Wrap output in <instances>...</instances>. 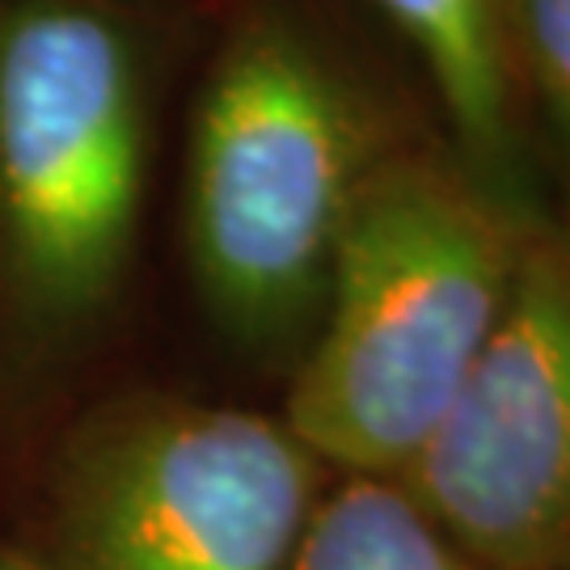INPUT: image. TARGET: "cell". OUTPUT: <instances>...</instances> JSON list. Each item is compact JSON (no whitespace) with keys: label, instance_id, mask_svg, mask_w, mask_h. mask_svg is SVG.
I'll return each mask as SVG.
<instances>
[{"label":"cell","instance_id":"cell-1","mask_svg":"<svg viewBox=\"0 0 570 570\" xmlns=\"http://www.w3.org/2000/svg\"><path fill=\"white\" fill-rule=\"evenodd\" d=\"M140 0H0V397L35 402L127 313L157 153Z\"/></svg>","mask_w":570,"mask_h":570},{"label":"cell","instance_id":"cell-2","mask_svg":"<svg viewBox=\"0 0 570 570\" xmlns=\"http://www.w3.org/2000/svg\"><path fill=\"white\" fill-rule=\"evenodd\" d=\"M385 161L364 89L296 13L249 9L220 42L186 148L190 279L225 338L305 351L360 186Z\"/></svg>","mask_w":570,"mask_h":570},{"label":"cell","instance_id":"cell-3","mask_svg":"<svg viewBox=\"0 0 570 570\" xmlns=\"http://www.w3.org/2000/svg\"><path fill=\"white\" fill-rule=\"evenodd\" d=\"M511 279L515 254L473 195L385 157L351 204L284 423L322 465L397 478L461 393Z\"/></svg>","mask_w":570,"mask_h":570},{"label":"cell","instance_id":"cell-4","mask_svg":"<svg viewBox=\"0 0 570 570\" xmlns=\"http://www.w3.org/2000/svg\"><path fill=\"white\" fill-rule=\"evenodd\" d=\"M284 419L119 393L47 449L0 570H284L322 499Z\"/></svg>","mask_w":570,"mask_h":570},{"label":"cell","instance_id":"cell-5","mask_svg":"<svg viewBox=\"0 0 570 570\" xmlns=\"http://www.w3.org/2000/svg\"><path fill=\"white\" fill-rule=\"evenodd\" d=\"M397 482L487 570L570 567V254L515 266L465 385Z\"/></svg>","mask_w":570,"mask_h":570},{"label":"cell","instance_id":"cell-6","mask_svg":"<svg viewBox=\"0 0 570 570\" xmlns=\"http://www.w3.org/2000/svg\"><path fill=\"white\" fill-rule=\"evenodd\" d=\"M284 570H487L397 478L346 473L317 499Z\"/></svg>","mask_w":570,"mask_h":570},{"label":"cell","instance_id":"cell-7","mask_svg":"<svg viewBox=\"0 0 570 570\" xmlns=\"http://www.w3.org/2000/svg\"><path fill=\"white\" fill-rule=\"evenodd\" d=\"M414 42L444 110L473 148L503 140V51L494 0H372Z\"/></svg>","mask_w":570,"mask_h":570},{"label":"cell","instance_id":"cell-8","mask_svg":"<svg viewBox=\"0 0 570 570\" xmlns=\"http://www.w3.org/2000/svg\"><path fill=\"white\" fill-rule=\"evenodd\" d=\"M524 21L541 72L570 106V0H524Z\"/></svg>","mask_w":570,"mask_h":570}]
</instances>
